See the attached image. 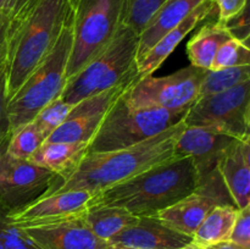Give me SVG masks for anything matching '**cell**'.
<instances>
[{
	"instance_id": "1",
	"label": "cell",
	"mask_w": 250,
	"mask_h": 249,
	"mask_svg": "<svg viewBox=\"0 0 250 249\" xmlns=\"http://www.w3.org/2000/svg\"><path fill=\"white\" fill-rule=\"evenodd\" d=\"M185 127V122L181 121L134 145L117 150L87 153L72 172L63 177L55 176L53 185L43 195L71 189H85L94 194L129 180L173 158L176 142Z\"/></svg>"
},
{
	"instance_id": "2",
	"label": "cell",
	"mask_w": 250,
	"mask_h": 249,
	"mask_svg": "<svg viewBox=\"0 0 250 249\" xmlns=\"http://www.w3.org/2000/svg\"><path fill=\"white\" fill-rule=\"evenodd\" d=\"M70 14V0H33L10 20L6 54L9 102L55 44Z\"/></svg>"
},
{
	"instance_id": "3",
	"label": "cell",
	"mask_w": 250,
	"mask_h": 249,
	"mask_svg": "<svg viewBox=\"0 0 250 249\" xmlns=\"http://www.w3.org/2000/svg\"><path fill=\"white\" fill-rule=\"evenodd\" d=\"M198 185L192 159L173 156L129 180L94 193L92 205L124 208L136 216H155L194 192Z\"/></svg>"
},
{
	"instance_id": "4",
	"label": "cell",
	"mask_w": 250,
	"mask_h": 249,
	"mask_svg": "<svg viewBox=\"0 0 250 249\" xmlns=\"http://www.w3.org/2000/svg\"><path fill=\"white\" fill-rule=\"evenodd\" d=\"M71 49L72 14L70 5V14L51 50L7 102L10 136L31 122L45 105L60 97L66 83V67Z\"/></svg>"
},
{
	"instance_id": "5",
	"label": "cell",
	"mask_w": 250,
	"mask_h": 249,
	"mask_svg": "<svg viewBox=\"0 0 250 249\" xmlns=\"http://www.w3.org/2000/svg\"><path fill=\"white\" fill-rule=\"evenodd\" d=\"M138 34L122 26L111 43L73 77L66 81L61 98L75 105L88 97L139 78Z\"/></svg>"
},
{
	"instance_id": "6",
	"label": "cell",
	"mask_w": 250,
	"mask_h": 249,
	"mask_svg": "<svg viewBox=\"0 0 250 249\" xmlns=\"http://www.w3.org/2000/svg\"><path fill=\"white\" fill-rule=\"evenodd\" d=\"M125 92L105 115L88 144V153L117 150L141 143L183 121L188 112L136 106L126 99Z\"/></svg>"
},
{
	"instance_id": "7",
	"label": "cell",
	"mask_w": 250,
	"mask_h": 249,
	"mask_svg": "<svg viewBox=\"0 0 250 249\" xmlns=\"http://www.w3.org/2000/svg\"><path fill=\"white\" fill-rule=\"evenodd\" d=\"M125 2L126 0H70L72 49L66 81L111 43L124 26Z\"/></svg>"
},
{
	"instance_id": "8",
	"label": "cell",
	"mask_w": 250,
	"mask_h": 249,
	"mask_svg": "<svg viewBox=\"0 0 250 249\" xmlns=\"http://www.w3.org/2000/svg\"><path fill=\"white\" fill-rule=\"evenodd\" d=\"M183 122L186 126L208 127L236 139L250 141V81L198 98Z\"/></svg>"
},
{
	"instance_id": "9",
	"label": "cell",
	"mask_w": 250,
	"mask_h": 249,
	"mask_svg": "<svg viewBox=\"0 0 250 249\" xmlns=\"http://www.w3.org/2000/svg\"><path fill=\"white\" fill-rule=\"evenodd\" d=\"M207 71L190 65L164 77H141L127 88L125 97L136 106L188 111L199 98Z\"/></svg>"
},
{
	"instance_id": "10",
	"label": "cell",
	"mask_w": 250,
	"mask_h": 249,
	"mask_svg": "<svg viewBox=\"0 0 250 249\" xmlns=\"http://www.w3.org/2000/svg\"><path fill=\"white\" fill-rule=\"evenodd\" d=\"M55 173L29 160L0 155V209L6 212L38 199L50 188Z\"/></svg>"
},
{
	"instance_id": "11",
	"label": "cell",
	"mask_w": 250,
	"mask_h": 249,
	"mask_svg": "<svg viewBox=\"0 0 250 249\" xmlns=\"http://www.w3.org/2000/svg\"><path fill=\"white\" fill-rule=\"evenodd\" d=\"M217 205H234L219 171L199 183L194 192L161 210L155 217L170 228L193 237L210 210ZM236 207V205H234Z\"/></svg>"
},
{
	"instance_id": "12",
	"label": "cell",
	"mask_w": 250,
	"mask_h": 249,
	"mask_svg": "<svg viewBox=\"0 0 250 249\" xmlns=\"http://www.w3.org/2000/svg\"><path fill=\"white\" fill-rule=\"evenodd\" d=\"M93 193L85 189L42 195L29 204L7 212L12 222L20 227L43 226L83 217L92 205Z\"/></svg>"
},
{
	"instance_id": "13",
	"label": "cell",
	"mask_w": 250,
	"mask_h": 249,
	"mask_svg": "<svg viewBox=\"0 0 250 249\" xmlns=\"http://www.w3.org/2000/svg\"><path fill=\"white\" fill-rule=\"evenodd\" d=\"M134 82L112 87L104 92L85 98L73 105L67 119L45 139L46 143L63 142V143L89 144L90 139L99 128L105 115L115 100Z\"/></svg>"
},
{
	"instance_id": "14",
	"label": "cell",
	"mask_w": 250,
	"mask_h": 249,
	"mask_svg": "<svg viewBox=\"0 0 250 249\" xmlns=\"http://www.w3.org/2000/svg\"><path fill=\"white\" fill-rule=\"evenodd\" d=\"M234 139L208 127L186 126L176 142L175 156H189L194 164L198 181L202 183L217 171L220 155Z\"/></svg>"
},
{
	"instance_id": "15",
	"label": "cell",
	"mask_w": 250,
	"mask_h": 249,
	"mask_svg": "<svg viewBox=\"0 0 250 249\" xmlns=\"http://www.w3.org/2000/svg\"><path fill=\"white\" fill-rule=\"evenodd\" d=\"M190 243L192 237L170 228L155 216H138L109 241L111 247L132 249H181Z\"/></svg>"
},
{
	"instance_id": "16",
	"label": "cell",
	"mask_w": 250,
	"mask_h": 249,
	"mask_svg": "<svg viewBox=\"0 0 250 249\" xmlns=\"http://www.w3.org/2000/svg\"><path fill=\"white\" fill-rule=\"evenodd\" d=\"M41 249H109V242L95 236L83 217L43 225L22 227Z\"/></svg>"
},
{
	"instance_id": "17",
	"label": "cell",
	"mask_w": 250,
	"mask_h": 249,
	"mask_svg": "<svg viewBox=\"0 0 250 249\" xmlns=\"http://www.w3.org/2000/svg\"><path fill=\"white\" fill-rule=\"evenodd\" d=\"M217 171L238 210L250 207V141L234 139L224 149Z\"/></svg>"
},
{
	"instance_id": "18",
	"label": "cell",
	"mask_w": 250,
	"mask_h": 249,
	"mask_svg": "<svg viewBox=\"0 0 250 249\" xmlns=\"http://www.w3.org/2000/svg\"><path fill=\"white\" fill-rule=\"evenodd\" d=\"M216 11L214 0H205L204 2L195 7L180 24L164 34L153 48L137 62L139 78L150 76L165 62L178 44L187 37L202 21L207 20L211 14Z\"/></svg>"
},
{
	"instance_id": "19",
	"label": "cell",
	"mask_w": 250,
	"mask_h": 249,
	"mask_svg": "<svg viewBox=\"0 0 250 249\" xmlns=\"http://www.w3.org/2000/svg\"><path fill=\"white\" fill-rule=\"evenodd\" d=\"M204 1L205 0H166L138 36L137 62L164 34L180 24L195 7Z\"/></svg>"
},
{
	"instance_id": "20",
	"label": "cell",
	"mask_w": 250,
	"mask_h": 249,
	"mask_svg": "<svg viewBox=\"0 0 250 249\" xmlns=\"http://www.w3.org/2000/svg\"><path fill=\"white\" fill-rule=\"evenodd\" d=\"M87 153L88 143L45 142L29 158V161L55 173L58 177H63L80 165Z\"/></svg>"
},
{
	"instance_id": "21",
	"label": "cell",
	"mask_w": 250,
	"mask_h": 249,
	"mask_svg": "<svg viewBox=\"0 0 250 249\" xmlns=\"http://www.w3.org/2000/svg\"><path fill=\"white\" fill-rule=\"evenodd\" d=\"M229 38L234 37L229 33L224 24L219 23L217 21L203 26L187 44L186 50L190 65L210 70V66L219 48Z\"/></svg>"
},
{
	"instance_id": "22",
	"label": "cell",
	"mask_w": 250,
	"mask_h": 249,
	"mask_svg": "<svg viewBox=\"0 0 250 249\" xmlns=\"http://www.w3.org/2000/svg\"><path fill=\"white\" fill-rule=\"evenodd\" d=\"M138 216L124 208L92 205L83 215V221L97 237L109 242L119 232L134 224Z\"/></svg>"
},
{
	"instance_id": "23",
	"label": "cell",
	"mask_w": 250,
	"mask_h": 249,
	"mask_svg": "<svg viewBox=\"0 0 250 249\" xmlns=\"http://www.w3.org/2000/svg\"><path fill=\"white\" fill-rule=\"evenodd\" d=\"M237 212L238 209L234 205H217L212 208L193 234V243L200 248H207L212 244L229 241Z\"/></svg>"
},
{
	"instance_id": "24",
	"label": "cell",
	"mask_w": 250,
	"mask_h": 249,
	"mask_svg": "<svg viewBox=\"0 0 250 249\" xmlns=\"http://www.w3.org/2000/svg\"><path fill=\"white\" fill-rule=\"evenodd\" d=\"M248 81H250V65L222 68L217 71L208 70L200 85L199 98L225 92Z\"/></svg>"
},
{
	"instance_id": "25",
	"label": "cell",
	"mask_w": 250,
	"mask_h": 249,
	"mask_svg": "<svg viewBox=\"0 0 250 249\" xmlns=\"http://www.w3.org/2000/svg\"><path fill=\"white\" fill-rule=\"evenodd\" d=\"M45 142V137L33 121L28 122L10 136L5 153L11 158L29 160L32 155Z\"/></svg>"
},
{
	"instance_id": "26",
	"label": "cell",
	"mask_w": 250,
	"mask_h": 249,
	"mask_svg": "<svg viewBox=\"0 0 250 249\" xmlns=\"http://www.w3.org/2000/svg\"><path fill=\"white\" fill-rule=\"evenodd\" d=\"M165 1L166 0H126L124 26L139 36L149 20Z\"/></svg>"
},
{
	"instance_id": "27",
	"label": "cell",
	"mask_w": 250,
	"mask_h": 249,
	"mask_svg": "<svg viewBox=\"0 0 250 249\" xmlns=\"http://www.w3.org/2000/svg\"><path fill=\"white\" fill-rule=\"evenodd\" d=\"M250 65V50L247 42L237 38H229L217 50L210 71L222 68L236 67V66Z\"/></svg>"
},
{
	"instance_id": "28",
	"label": "cell",
	"mask_w": 250,
	"mask_h": 249,
	"mask_svg": "<svg viewBox=\"0 0 250 249\" xmlns=\"http://www.w3.org/2000/svg\"><path fill=\"white\" fill-rule=\"evenodd\" d=\"M72 106L73 105L66 103L60 95L59 98L54 99L53 102L49 103L48 105H45L32 121L41 129V132L46 139L67 119Z\"/></svg>"
},
{
	"instance_id": "29",
	"label": "cell",
	"mask_w": 250,
	"mask_h": 249,
	"mask_svg": "<svg viewBox=\"0 0 250 249\" xmlns=\"http://www.w3.org/2000/svg\"><path fill=\"white\" fill-rule=\"evenodd\" d=\"M0 249H41L22 227L11 221L7 212L0 209Z\"/></svg>"
},
{
	"instance_id": "30",
	"label": "cell",
	"mask_w": 250,
	"mask_h": 249,
	"mask_svg": "<svg viewBox=\"0 0 250 249\" xmlns=\"http://www.w3.org/2000/svg\"><path fill=\"white\" fill-rule=\"evenodd\" d=\"M6 99V61L0 66V154L6 149L10 139Z\"/></svg>"
},
{
	"instance_id": "31",
	"label": "cell",
	"mask_w": 250,
	"mask_h": 249,
	"mask_svg": "<svg viewBox=\"0 0 250 249\" xmlns=\"http://www.w3.org/2000/svg\"><path fill=\"white\" fill-rule=\"evenodd\" d=\"M229 241L250 249V207L238 210Z\"/></svg>"
},
{
	"instance_id": "32",
	"label": "cell",
	"mask_w": 250,
	"mask_h": 249,
	"mask_svg": "<svg viewBox=\"0 0 250 249\" xmlns=\"http://www.w3.org/2000/svg\"><path fill=\"white\" fill-rule=\"evenodd\" d=\"M219 12L217 22L224 24L248 6V0H214Z\"/></svg>"
},
{
	"instance_id": "33",
	"label": "cell",
	"mask_w": 250,
	"mask_h": 249,
	"mask_svg": "<svg viewBox=\"0 0 250 249\" xmlns=\"http://www.w3.org/2000/svg\"><path fill=\"white\" fill-rule=\"evenodd\" d=\"M10 19L7 15L0 11V66L6 61L7 33H9Z\"/></svg>"
},
{
	"instance_id": "34",
	"label": "cell",
	"mask_w": 250,
	"mask_h": 249,
	"mask_svg": "<svg viewBox=\"0 0 250 249\" xmlns=\"http://www.w3.org/2000/svg\"><path fill=\"white\" fill-rule=\"evenodd\" d=\"M32 1H33V0H15L14 5H12L11 12H10V15H9V19L11 20L12 17L16 16V15L19 14L22 9H24V7H26L28 4H31Z\"/></svg>"
},
{
	"instance_id": "35",
	"label": "cell",
	"mask_w": 250,
	"mask_h": 249,
	"mask_svg": "<svg viewBox=\"0 0 250 249\" xmlns=\"http://www.w3.org/2000/svg\"><path fill=\"white\" fill-rule=\"evenodd\" d=\"M203 249H246L243 247L238 246V244L233 243L231 241H224V242H220V243L216 244H212V246L207 247V248H203Z\"/></svg>"
},
{
	"instance_id": "36",
	"label": "cell",
	"mask_w": 250,
	"mask_h": 249,
	"mask_svg": "<svg viewBox=\"0 0 250 249\" xmlns=\"http://www.w3.org/2000/svg\"><path fill=\"white\" fill-rule=\"evenodd\" d=\"M12 4H14V0H0V11H2L5 15L9 16Z\"/></svg>"
},
{
	"instance_id": "37",
	"label": "cell",
	"mask_w": 250,
	"mask_h": 249,
	"mask_svg": "<svg viewBox=\"0 0 250 249\" xmlns=\"http://www.w3.org/2000/svg\"><path fill=\"white\" fill-rule=\"evenodd\" d=\"M181 249H203V248H200V247H198L197 244H194L192 242V243H190V244H188V246L183 247V248H181Z\"/></svg>"
},
{
	"instance_id": "38",
	"label": "cell",
	"mask_w": 250,
	"mask_h": 249,
	"mask_svg": "<svg viewBox=\"0 0 250 249\" xmlns=\"http://www.w3.org/2000/svg\"><path fill=\"white\" fill-rule=\"evenodd\" d=\"M109 249H132V248H120V247H110Z\"/></svg>"
},
{
	"instance_id": "39",
	"label": "cell",
	"mask_w": 250,
	"mask_h": 249,
	"mask_svg": "<svg viewBox=\"0 0 250 249\" xmlns=\"http://www.w3.org/2000/svg\"><path fill=\"white\" fill-rule=\"evenodd\" d=\"M0 155H1V154H0Z\"/></svg>"
}]
</instances>
